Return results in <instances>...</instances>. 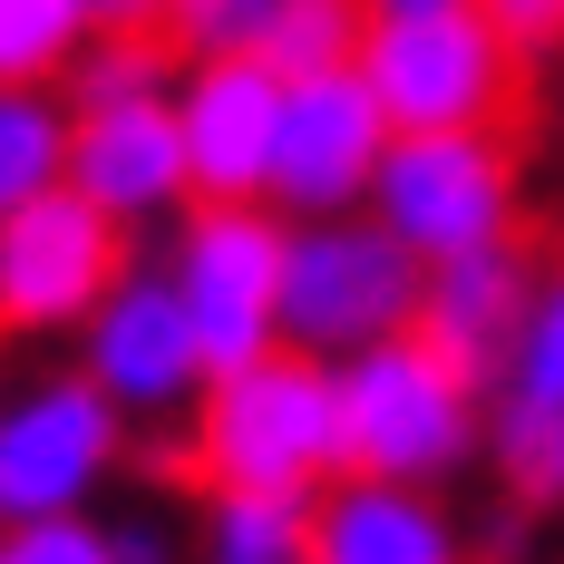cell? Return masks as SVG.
Instances as JSON below:
<instances>
[{
  "label": "cell",
  "mask_w": 564,
  "mask_h": 564,
  "mask_svg": "<svg viewBox=\"0 0 564 564\" xmlns=\"http://www.w3.org/2000/svg\"><path fill=\"white\" fill-rule=\"evenodd\" d=\"M185 467L205 487H263V497H322L340 467V370L273 340L263 360L215 370L185 409Z\"/></svg>",
  "instance_id": "6da1fadb"
},
{
  "label": "cell",
  "mask_w": 564,
  "mask_h": 564,
  "mask_svg": "<svg viewBox=\"0 0 564 564\" xmlns=\"http://www.w3.org/2000/svg\"><path fill=\"white\" fill-rule=\"evenodd\" d=\"M340 457H350V477L448 487L457 467L487 457V390L438 340L399 332L360 360H340Z\"/></svg>",
  "instance_id": "7a4b0ae2"
},
{
  "label": "cell",
  "mask_w": 564,
  "mask_h": 564,
  "mask_svg": "<svg viewBox=\"0 0 564 564\" xmlns=\"http://www.w3.org/2000/svg\"><path fill=\"white\" fill-rule=\"evenodd\" d=\"M419 292H429V263L370 205L312 215V225H292V253H282V340L340 370L380 340L419 332Z\"/></svg>",
  "instance_id": "3957f363"
},
{
  "label": "cell",
  "mask_w": 564,
  "mask_h": 564,
  "mask_svg": "<svg viewBox=\"0 0 564 564\" xmlns=\"http://www.w3.org/2000/svg\"><path fill=\"white\" fill-rule=\"evenodd\" d=\"M370 215L419 263H457V253L516 243V147H507V127L390 137V156L370 175Z\"/></svg>",
  "instance_id": "277c9868"
},
{
  "label": "cell",
  "mask_w": 564,
  "mask_h": 564,
  "mask_svg": "<svg viewBox=\"0 0 564 564\" xmlns=\"http://www.w3.org/2000/svg\"><path fill=\"white\" fill-rule=\"evenodd\" d=\"M282 253H292L282 205H185L175 215L166 282L205 340V370H243L282 340Z\"/></svg>",
  "instance_id": "5b68a950"
},
{
  "label": "cell",
  "mask_w": 564,
  "mask_h": 564,
  "mask_svg": "<svg viewBox=\"0 0 564 564\" xmlns=\"http://www.w3.org/2000/svg\"><path fill=\"white\" fill-rule=\"evenodd\" d=\"M360 78L390 108L399 137L429 127H507L525 98V58L497 40L487 10H429V20H370Z\"/></svg>",
  "instance_id": "8992f818"
},
{
  "label": "cell",
  "mask_w": 564,
  "mask_h": 564,
  "mask_svg": "<svg viewBox=\"0 0 564 564\" xmlns=\"http://www.w3.org/2000/svg\"><path fill=\"white\" fill-rule=\"evenodd\" d=\"M117 457H127V419L88 370H40L30 390H0V525L88 516Z\"/></svg>",
  "instance_id": "52a82bcc"
},
{
  "label": "cell",
  "mask_w": 564,
  "mask_h": 564,
  "mask_svg": "<svg viewBox=\"0 0 564 564\" xmlns=\"http://www.w3.org/2000/svg\"><path fill=\"white\" fill-rule=\"evenodd\" d=\"M78 370L117 399V419L127 429H156V419H185L195 399H205V340L185 322V302H175L166 263L147 273V263H127L108 282V302L78 322Z\"/></svg>",
  "instance_id": "ba28073f"
},
{
  "label": "cell",
  "mask_w": 564,
  "mask_h": 564,
  "mask_svg": "<svg viewBox=\"0 0 564 564\" xmlns=\"http://www.w3.org/2000/svg\"><path fill=\"white\" fill-rule=\"evenodd\" d=\"M127 273V225H108L78 185L0 215V332H78Z\"/></svg>",
  "instance_id": "9c48e42d"
},
{
  "label": "cell",
  "mask_w": 564,
  "mask_h": 564,
  "mask_svg": "<svg viewBox=\"0 0 564 564\" xmlns=\"http://www.w3.org/2000/svg\"><path fill=\"white\" fill-rule=\"evenodd\" d=\"M390 108L370 98L360 68H322V78H292L282 88V137H273V195L292 225L312 215H360L370 205V175L390 156Z\"/></svg>",
  "instance_id": "30bf717a"
},
{
  "label": "cell",
  "mask_w": 564,
  "mask_h": 564,
  "mask_svg": "<svg viewBox=\"0 0 564 564\" xmlns=\"http://www.w3.org/2000/svg\"><path fill=\"white\" fill-rule=\"evenodd\" d=\"M282 78L273 58H185L175 68V137L195 205H263L273 195V137H282Z\"/></svg>",
  "instance_id": "8fae6325"
},
{
  "label": "cell",
  "mask_w": 564,
  "mask_h": 564,
  "mask_svg": "<svg viewBox=\"0 0 564 564\" xmlns=\"http://www.w3.org/2000/svg\"><path fill=\"white\" fill-rule=\"evenodd\" d=\"M68 185L127 234L185 215L195 205V175H185V137H175V98L68 108Z\"/></svg>",
  "instance_id": "7c38bea8"
},
{
  "label": "cell",
  "mask_w": 564,
  "mask_h": 564,
  "mask_svg": "<svg viewBox=\"0 0 564 564\" xmlns=\"http://www.w3.org/2000/svg\"><path fill=\"white\" fill-rule=\"evenodd\" d=\"M312 564H467V545L438 487H390L340 467L312 497Z\"/></svg>",
  "instance_id": "4fadbf2b"
},
{
  "label": "cell",
  "mask_w": 564,
  "mask_h": 564,
  "mask_svg": "<svg viewBox=\"0 0 564 564\" xmlns=\"http://www.w3.org/2000/svg\"><path fill=\"white\" fill-rule=\"evenodd\" d=\"M535 302V263L516 243H487V253H457V263H429V292H419V340H438L477 390H497L507 370V340Z\"/></svg>",
  "instance_id": "5bb4252c"
},
{
  "label": "cell",
  "mask_w": 564,
  "mask_h": 564,
  "mask_svg": "<svg viewBox=\"0 0 564 564\" xmlns=\"http://www.w3.org/2000/svg\"><path fill=\"white\" fill-rule=\"evenodd\" d=\"M195 564H312V497L205 487V516H195Z\"/></svg>",
  "instance_id": "9a60e30c"
},
{
  "label": "cell",
  "mask_w": 564,
  "mask_h": 564,
  "mask_svg": "<svg viewBox=\"0 0 564 564\" xmlns=\"http://www.w3.org/2000/svg\"><path fill=\"white\" fill-rule=\"evenodd\" d=\"M68 108H137V98H175V40L166 30H88V50L58 78Z\"/></svg>",
  "instance_id": "2e32d148"
},
{
  "label": "cell",
  "mask_w": 564,
  "mask_h": 564,
  "mask_svg": "<svg viewBox=\"0 0 564 564\" xmlns=\"http://www.w3.org/2000/svg\"><path fill=\"white\" fill-rule=\"evenodd\" d=\"M68 185V98L58 88H0V215Z\"/></svg>",
  "instance_id": "e0dca14e"
},
{
  "label": "cell",
  "mask_w": 564,
  "mask_h": 564,
  "mask_svg": "<svg viewBox=\"0 0 564 564\" xmlns=\"http://www.w3.org/2000/svg\"><path fill=\"white\" fill-rule=\"evenodd\" d=\"M487 457H497L516 507H564V409L497 390L487 399Z\"/></svg>",
  "instance_id": "ac0fdd59"
},
{
  "label": "cell",
  "mask_w": 564,
  "mask_h": 564,
  "mask_svg": "<svg viewBox=\"0 0 564 564\" xmlns=\"http://www.w3.org/2000/svg\"><path fill=\"white\" fill-rule=\"evenodd\" d=\"M370 40V0H273L263 10V50L282 78H322V68H360Z\"/></svg>",
  "instance_id": "d6986e66"
},
{
  "label": "cell",
  "mask_w": 564,
  "mask_h": 564,
  "mask_svg": "<svg viewBox=\"0 0 564 564\" xmlns=\"http://www.w3.org/2000/svg\"><path fill=\"white\" fill-rule=\"evenodd\" d=\"M78 50H88L78 0H0V88H58Z\"/></svg>",
  "instance_id": "ffe728a7"
},
{
  "label": "cell",
  "mask_w": 564,
  "mask_h": 564,
  "mask_svg": "<svg viewBox=\"0 0 564 564\" xmlns=\"http://www.w3.org/2000/svg\"><path fill=\"white\" fill-rule=\"evenodd\" d=\"M497 390L564 409V273L535 282V302H525V322H516V340H507V370H497Z\"/></svg>",
  "instance_id": "44dd1931"
},
{
  "label": "cell",
  "mask_w": 564,
  "mask_h": 564,
  "mask_svg": "<svg viewBox=\"0 0 564 564\" xmlns=\"http://www.w3.org/2000/svg\"><path fill=\"white\" fill-rule=\"evenodd\" d=\"M263 10L273 0H175L166 40L175 58H243V50H263Z\"/></svg>",
  "instance_id": "7402d4cb"
},
{
  "label": "cell",
  "mask_w": 564,
  "mask_h": 564,
  "mask_svg": "<svg viewBox=\"0 0 564 564\" xmlns=\"http://www.w3.org/2000/svg\"><path fill=\"white\" fill-rule=\"evenodd\" d=\"M0 564H117L98 516H20L0 525Z\"/></svg>",
  "instance_id": "603a6c76"
},
{
  "label": "cell",
  "mask_w": 564,
  "mask_h": 564,
  "mask_svg": "<svg viewBox=\"0 0 564 564\" xmlns=\"http://www.w3.org/2000/svg\"><path fill=\"white\" fill-rule=\"evenodd\" d=\"M487 20H497V40H507L525 68L535 58H564V0H477Z\"/></svg>",
  "instance_id": "cb8c5ba5"
},
{
  "label": "cell",
  "mask_w": 564,
  "mask_h": 564,
  "mask_svg": "<svg viewBox=\"0 0 564 564\" xmlns=\"http://www.w3.org/2000/svg\"><path fill=\"white\" fill-rule=\"evenodd\" d=\"M108 545H117V564H175V535L156 525V516H117Z\"/></svg>",
  "instance_id": "d4e9b609"
},
{
  "label": "cell",
  "mask_w": 564,
  "mask_h": 564,
  "mask_svg": "<svg viewBox=\"0 0 564 564\" xmlns=\"http://www.w3.org/2000/svg\"><path fill=\"white\" fill-rule=\"evenodd\" d=\"M88 10V30H166L175 0H78Z\"/></svg>",
  "instance_id": "484cf974"
},
{
  "label": "cell",
  "mask_w": 564,
  "mask_h": 564,
  "mask_svg": "<svg viewBox=\"0 0 564 564\" xmlns=\"http://www.w3.org/2000/svg\"><path fill=\"white\" fill-rule=\"evenodd\" d=\"M429 10H477V0H370V20H429Z\"/></svg>",
  "instance_id": "4316f807"
},
{
  "label": "cell",
  "mask_w": 564,
  "mask_h": 564,
  "mask_svg": "<svg viewBox=\"0 0 564 564\" xmlns=\"http://www.w3.org/2000/svg\"><path fill=\"white\" fill-rule=\"evenodd\" d=\"M545 117H555V147H564V78H555V98H545Z\"/></svg>",
  "instance_id": "83f0119b"
}]
</instances>
